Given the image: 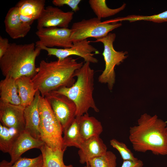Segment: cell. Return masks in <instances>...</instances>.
I'll return each mask as SVG.
<instances>
[{"mask_svg":"<svg viewBox=\"0 0 167 167\" xmlns=\"http://www.w3.org/2000/svg\"><path fill=\"white\" fill-rule=\"evenodd\" d=\"M167 122L145 113L131 127L129 139L136 152L151 151L155 155H167Z\"/></svg>","mask_w":167,"mask_h":167,"instance_id":"1","label":"cell"},{"mask_svg":"<svg viewBox=\"0 0 167 167\" xmlns=\"http://www.w3.org/2000/svg\"><path fill=\"white\" fill-rule=\"evenodd\" d=\"M83 64L71 57L49 62L42 60L32 79L41 96L45 97L50 92L72 86L75 82V71Z\"/></svg>","mask_w":167,"mask_h":167,"instance_id":"2","label":"cell"},{"mask_svg":"<svg viewBox=\"0 0 167 167\" xmlns=\"http://www.w3.org/2000/svg\"><path fill=\"white\" fill-rule=\"evenodd\" d=\"M41 49L34 43L24 44L10 43L5 54L0 58L2 75L16 79L24 76L32 78L37 68L35 61Z\"/></svg>","mask_w":167,"mask_h":167,"instance_id":"3","label":"cell"},{"mask_svg":"<svg viewBox=\"0 0 167 167\" xmlns=\"http://www.w3.org/2000/svg\"><path fill=\"white\" fill-rule=\"evenodd\" d=\"M90 65L89 62H85L75 71L74 75L77 79L72 86L53 91L67 96L74 102L76 107V117L88 113L90 108L96 112L99 111L93 98L94 71Z\"/></svg>","mask_w":167,"mask_h":167,"instance_id":"4","label":"cell"},{"mask_svg":"<svg viewBox=\"0 0 167 167\" xmlns=\"http://www.w3.org/2000/svg\"><path fill=\"white\" fill-rule=\"evenodd\" d=\"M39 108L40 139L53 150L65 151L67 147L63 144L62 126L46 98L41 95Z\"/></svg>","mask_w":167,"mask_h":167,"instance_id":"5","label":"cell"},{"mask_svg":"<svg viewBox=\"0 0 167 167\" xmlns=\"http://www.w3.org/2000/svg\"><path fill=\"white\" fill-rule=\"evenodd\" d=\"M116 37L115 33H109L106 36L96 39L94 41L101 42L104 47L102 54L105 67L98 77V81L101 83L107 84L110 90L113 89L115 83V66L120 65L128 57L127 51H118L114 49L113 42Z\"/></svg>","mask_w":167,"mask_h":167,"instance_id":"6","label":"cell"},{"mask_svg":"<svg viewBox=\"0 0 167 167\" xmlns=\"http://www.w3.org/2000/svg\"><path fill=\"white\" fill-rule=\"evenodd\" d=\"M120 23H110L102 22L97 18L84 19L74 23L71 28V40L74 42L93 37L96 39L106 36L109 32L121 26Z\"/></svg>","mask_w":167,"mask_h":167,"instance_id":"7","label":"cell"},{"mask_svg":"<svg viewBox=\"0 0 167 167\" xmlns=\"http://www.w3.org/2000/svg\"><path fill=\"white\" fill-rule=\"evenodd\" d=\"M45 97L49 103L63 131L76 118L75 104L67 96L54 91L49 92Z\"/></svg>","mask_w":167,"mask_h":167,"instance_id":"8","label":"cell"},{"mask_svg":"<svg viewBox=\"0 0 167 167\" xmlns=\"http://www.w3.org/2000/svg\"><path fill=\"white\" fill-rule=\"evenodd\" d=\"M41 50L46 51L49 56H56L59 59H64L72 55L79 56L83 58L85 62L96 63L98 60L94 57L99 53L97 49L89 44V41L85 39L73 43L72 46L69 48H55L44 46L37 47Z\"/></svg>","mask_w":167,"mask_h":167,"instance_id":"9","label":"cell"},{"mask_svg":"<svg viewBox=\"0 0 167 167\" xmlns=\"http://www.w3.org/2000/svg\"><path fill=\"white\" fill-rule=\"evenodd\" d=\"M39 40L36 46L52 48L54 46L69 48L73 45L71 40V30L68 28L53 27L41 28L36 32Z\"/></svg>","mask_w":167,"mask_h":167,"instance_id":"10","label":"cell"},{"mask_svg":"<svg viewBox=\"0 0 167 167\" xmlns=\"http://www.w3.org/2000/svg\"><path fill=\"white\" fill-rule=\"evenodd\" d=\"M74 13L72 11L64 12L57 7L48 6L37 20V29L53 27L68 28Z\"/></svg>","mask_w":167,"mask_h":167,"instance_id":"11","label":"cell"},{"mask_svg":"<svg viewBox=\"0 0 167 167\" xmlns=\"http://www.w3.org/2000/svg\"><path fill=\"white\" fill-rule=\"evenodd\" d=\"M24 108L0 101V120L1 124L20 132L24 131Z\"/></svg>","mask_w":167,"mask_h":167,"instance_id":"12","label":"cell"},{"mask_svg":"<svg viewBox=\"0 0 167 167\" xmlns=\"http://www.w3.org/2000/svg\"><path fill=\"white\" fill-rule=\"evenodd\" d=\"M4 23L6 32L14 39L24 37L31 29V26L24 23L20 19L17 8L15 6L9 9Z\"/></svg>","mask_w":167,"mask_h":167,"instance_id":"13","label":"cell"},{"mask_svg":"<svg viewBox=\"0 0 167 167\" xmlns=\"http://www.w3.org/2000/svg\"><path fill=\"white\" fill-rule=\"evenodd\" d=\"M40 139H36L24 131L21 132L17 138L9 153L12 165L21 157L25 152L31 149H40L45 144Z\"/></svg>","mask_w":167,"mask_h":167,"instance_id":"14","label":"cell"},{"mask_svg":"<svg viewBox=\"0 0 167 167\" xmlns=\"http://www.w3.org/2000/svg\"><path fill=\"white\" fill-rule=\"evenodd\" d=\"M40 96V92L38 90L33 101L30 105L24 108V112L25 123L24 131L34 138L38 139H40L39 108Z\"/></svg>","mask_w":167,"mask_h":167,"instance_id":"15","label":"cell"},{"mask_svg":"<svg viewBox=\"0 0 167 167\" xmlns=\"http://www.w3.org/2000/svg\"><path fill=\"white\" fill-rule=\"evenodd\" d=\"M45 0H21L15 6L20 19L30 26L37 20L45 7Z\"/></svg>","mask_w":167,"mask_h":167,"instance_id":"16","label":"cell"},{"mask_svg":"<svg viewBox=\"0 0 167 167\" xmlns=\"http://www.w3.org/2000/svg\"><path fill=\"white\" fill-rule=\"evenodd\" d=\"M107 151L106 145L99 136L84 140L78 152L79 162L87 164L90 160L104 154Z\"/></svg>","mask_w":167,"mask_h":167,"instance_id":"17","label":"cell"},{"mask_svg":"<svg viewBox=\"0 0 167 167\" xmlns=\"http://www.w3.org/2000/svg\"><path fill=\"white\" fill-rule=\"evenodd\" d=\"M77 118L80 134L84 140L99 136L103 131L100 122L94 117L90 116L88 113Z\"/></svg>","mask_w":167,"mask_h":167,"instance_id":"18","label":"cell"},{"mask_svg":"<svg viewBox=\"0 0 167 167\" xmlns=\"http://www.w3.org/2000/svg\"><path fill=\"white\" fill-rule=\"evenodd\" d=\"M16 82L21 105L25 108L33 102L38 90L36 88L30 77H20L16 79Z\"/></svg>","mask_w":167,"mask_h":167,"instance_id":"19","label":"cell"},{"mask_svg":"<svg viewBox=\"0 0 167 167\" xmlns=\"http://www.w3.org/2000/svg\"><path fill=\"white\" fill-rule=\"evenodd\" d=\"M0 101L15 105H21L16 79L5 77L0 82Z\"/></svg>","mask_w":167,"mask_h":167,"instance_id":"20","label":"cell"},{"mask_svg":"<svg viewBox=\"0 0 167 167\" xmlns=\"http://www.w3.org/2000/svg\"><path fill=\"white\" fill-rule=\"evenodd\" d=\"M42 156L43 167H73L65 165L63 160L65 150H53L45 144L40 149Z\"/></svg>","mask_w":167,"mask_h":167,"instance_id":"21","label":"cell"},{"mask_svg":"<svg viewBox=\"0 0 167 167\" xmlns=\"http://www.w3.org/2000/svg\"><path fill=\"white\" fill-rule=\"evenodd\" d=\"M63 132V142L65 147L74 146L80 148L84 140L80 134L77 118Z\"/></svg>","mask_w":167,"mask_h":167,"instance_id":"22","label":"cell"},{"mask_svg":"<svg viewBox=\"0 0 167 167\" xmlns=\"http://www.w3.org/2000/svg\"><path fill=\"white\" fill-rule=\"evenodd\" d=\"M21 132L0 123V150L9 153L14 142Z\"/></svg>","mask_w":167,"mask_h":167,"instance_id":"23","label":"cell"},{"mask_svg":"<svg viewBox=\"0 0 167 167\" xmlns=\"http://www.w3.org/2000/svg\"><path fill=\"white\" fill-rule=\"evenodd\" d=\"M88 2L96 17L101 20L116 14L124 10L126 5L124 3L118 8L111 9L107 6L105 0H89Z\"/></svg>","mask_w":167,"mask_h":167,"instance_id":"24","label":"cell"},{"mask_svg":"<svg viewBox=\"0 0 167 167\" xmlns=\"http://www.w3.org/2000/svg\"><path fill=\"white\" fill-rule=\"evenodd\" d=\"M140 20L152 21L156 23L167 22V10L157 14L150 16L132 15L107 20L106 21L109 23H114L124 21L132 22Z\"/></svg>","mask_w":167,"mask_h":167,"instance_id":"25","label":"cell"},{"mask_svg":"<svg viewBox=\"0 0 167 167\" xmlns=\"http://www.w3.org/2000/svg\"><path fill=\"white\" fill-rule=\"evenodd\" d=\"M117 157L110 151L104 154L90 160L87 165L90 167H116Z\"/></svg>","mask_w":167,"mask_h":167,"instance_id":"26","label":"cell"},{"mask_svg":"<svg viewBox=\"0 0 167 167\" xmlns=\"http://www.w3.org/2000/svg\"><path fill=\"white\" fill-rule=\"evenodd\" d=\"M110 143L113 148L119 152L123 161L129 160L136 161L139 160L134 156L132 152L123 143L113 139L110 141Z\"/></svg>","mask_w":167,"mask_h":167,"instance_id":"27","label":"cell"},{"mask_svg":"<svg viewBox=\"0 0 167 167\" xmlns=\"http://www.w3.org/2000/svg\"><path fill=\"white\" fill-rule=\"evenodd\" d=\"M42 154L32 158L21 157L11 167H43Z\"/></svg>","mask_w":167,"mask_h":167,"instance_id":"28","label":"cell"},{"mask_svg":"<svg viewBox=\"0 0 167 167\" xmlns=\"http://www.w3.org/2000/svg\"><path fill=\"white\" fill-rule=\"evenodd\" d=\"M80 0H53V4L56 6H62L66 5L69 6L72 11L76 12L79 10V5L81 2Z\"/></svg>","mask_w":167,"mask_h":167,"instance_id":"29","label":"cell"},{"mask_svg":"<svg viewBox=\"0 0 167 167\" xmlns=\"http://www.w3.org/2000/svg\"><path fill=\"white\" fill-rule=\"evenodd\" d=\"M10 43L7 38L0 36V58H1L6 52Z\"/></svg>","mask_w":167,"mask_h":167,"instance_id":"30","label":"cell"},{"mask_svg":"<svg viewBox=\"0 0 167 167\" xmlns=\"http://www.w3.org/2000/svg\"><path fill=\"white\" fill-rule=\"evenodd\" d=\"M143 165L142 161L139 159L136 161L126 160L123 161L121 167H142Z\"/></svg>","mask_w":167,"mask_h":167,"instance_id":"31","label":"cell"},{"mask_svg":"<svg viewBox=\"0 0 167 167\" xmlns=\"http://www.w3.org/2000/svg\"><path fill=\"white\" fill-rule=\"evenodd\" d=\"M12 165L10 162L5 160L2 161L0 163V167H11Z\"/></svg>","mask_w":167,"mask_h":167,"instance_id":"32","label":"cell"},{"mask_svg":"<svg viewBox=\"0 0 167 167\" xmlns=\"http://www.w3.org/2000/svg\"><path fill=\"white\" fill-rule=\"evenodd\" d=\"M84 167H90L89 166L87 165L86 166H85Z\"/></svg>","mask_w":167,"mask_h":167,"instance_id":"33","label":"cell"},{"mask_svg":"<svg viewBox=\"0 0 167 167\" xmlns=\"http://www.w3.org/2000/svg\"></svg>","mask_w":167,"mask_h":167,"instance_id":"34","label":"cell"}]
</instances>
